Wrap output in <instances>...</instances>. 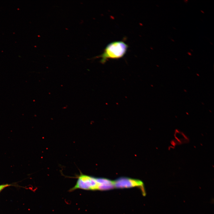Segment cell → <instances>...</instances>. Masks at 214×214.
<instances>
[{
    "label": "cell",
    "mask_w": 214,
    "mask_h": 214,
    "mask_svg": "<svg viewBox=\"0 0 214 214\" xmlns=\"http://www.w3.org/2000/svg\"><path fill=\"white\" fill-rule=\"evenodd\" d=\"M10 185L8 184H5L4 185H0V192L5 188L9 186Z\"/></svg>",
    "instance_id": "5"
},
{
    "label": "cell",
    "mask_w": 214,
    "mask_h": 214,
    "mask_svg": "<svg viewBox=\"0 0 214 214\" xmlns=\"http://www.w3.org/2000/svg\"><path fill=\"white\" fill-rule=\"evenodd\" d=\"M96 180L98 185H105L114 184L113 181H111L106 179L96 178Z\"/></svg>",
    "instance_id": "4"
},
{
    "label": "cell",
    "mask_w": 214,
    "mask_h": 214,
    "mask_svg": "<svg viewBox=\"0 0 214 214\" xmlns=\"http://www.w3.org/2000/svg\"><path fill=\"white\" fill-rule=\"evenodd\" d=\"M201 11L203 13H204V12L202 10H201Z\"/></svg>",
    "instance_id": "7"
},
{
    "label": "cell",
    "mask_w": 214,
    "mask_h": 214,
    "mask_svg": "<svg viewBox=\"0 0 214 214\" xmlns=\"http://www.w3.org/2000/svg\"><path fill=\"white\" fill-rule=\"evenodd\" d=\"M172 40V41H174V40Z\"/></svg>",
    "instance_id": "8"
},
{
    "label": "cell",
    "mask_w": 214,
    "mask_h": 214,
    "mask_svg": "<svg viewBox=\"0 0 214 214\" xmlns=\"http://www.w3.org/2000/svg\"><path fill=\"white\" fill-rule=\"evenodd\" d=\"M114 187L117 188H130L142 186V181L127 178H121L113 181Z\"/></svg>",
    "instance_id": "3"
},
{
    "label": "cell",
    "mask_w": 214,
    "mask_h": 214,
    "mask_svg": "<svg viewBox=\"0 0 214 214\" xmlns=\"http://www.w3.org/2000/svg\"><path fill=\"white\" fill-rule=\"evenodd\" d=\"M128 47V45L122 41L114 42L109 44L103 53L96 57L101 58L100 62L103 64L108 59H117L123 56Z\"/></svg>",
    "instance_id": "1"
},
{
    "label": "cell",
    "mask_w": 214,
    "mask_h": 214,
    "mask_svg": "<svg viewBox=\"0 0 214 214\" xmlns=\"http://www.w3.org/2000/svg\"><path fill=\"white\" fill-rule=\"evenodd\" d=\"M188 54L189 55H191V53L189 52H188Z\"/></svg>",
    "instance_id": "6"
},
{
    "label": "cell",
    "mask_w": 214,
    "mask_h": 214,
    "mask_svg": "<svg viewBox=\"0 0 214 214\" xmlns=\"http://www.w3.org/2000/svg\"><path fill=\"white\" fill-rule=\"evenodd\" d=\"M98 185L96 178L81 174L78 177L76 184L70 191L78 189L86 190H97Z\"/></svg>",
    "instance_id": "2"
}]
</instances>
